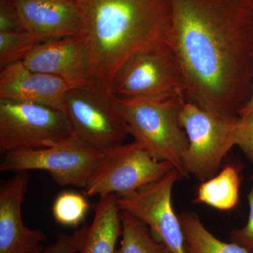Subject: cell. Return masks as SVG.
<instances>
[{
    "mask_svg": "<svg viewBox=\"0 0 253 253\" xmlns=\"http://www.w3.org/2000/svg\"><path fill=\"white\" fill-rule=\"evenodd\" d=\"M22 62L28 69L61 78L73 88L99 86L81 36L42 42Z\"/></svg>",
    "mask_w": 253,
    "mask_h": 253,
    "instance_id": "11",
    "label": "cell"
},
{
    "mask_svg": "<svg viewBox=\"0 0 253 253\" xmlns=\"http://www.w3.org/2000/svg\"><path fill=\"white\" fill-rule=\"evenodd\" d=\"M121 211L115 194L100 197L94 219L80 253H116L121 236Z\"/></svg>",
    "mask_w": 253,
    "mask_h": 253,
    "instance_id": "15",
    "label": "cell"
},
{
    "mask_svg": "<svg viewBox=\"0 0 253 253\" xmlns=\"http://www.w3.org/2000/svg\"><path fill=\"white\" fill-rule=\"evenodd\" d=\"M89 209V203L83 195L65 191L54 200L53 217L61 225L78 226L84 221Z\"/></svg>",
    "mask_w": 253,
    "mask_h": 253,
    "instance_id": "19",
    "label": "cell"
},
{
    "mask_svg": "<svg viewBox=\"0 0 253 253\" xmlns=\"http://www.w3.org/2000/svg\"><path fill=\"white\" fill-rule=\"evenodd\" d=\"M110 91L118 99L186 95V83L172 48L161 41L126 60L113 78Z\"/></svg>",
    "mask_w": 253,
    "mask_h": 253,
    "instance_id": "5",
    "label": "cell"
},
{
    "mask_svg": "<svg viewBox=\"0 0 253 253\" xmlns=\"http://www.w3.org/2000/svg\"><path fill=\"white\" fill-rule=\"evenodd\" d=\"M180 177L174 168L154 182L116 196L120 211L132 214L149 226L158 241L173 253H186L182 228L172 204L173 186Z\"/></svg>",
    "mask_w": 253,
    "mask_h": 253,
    "instance_id": "10",
    "label": "cell"
},
{
    "mask_svg": "<svg viewBox=\"0 0 253 253\" xmlns=\"http://www.w3.org/2000/svg\"><path fill=\"white\" fill-rule=\"evenodd\" d=\"M250 208L249 221L242 229H234L230 233L232 243L253 253V185L249 194Z\"/></svg>",
    "mask_w": 253,
    "mask_h": 253,
    "instance_id": "24",
    "label": "cell"
},
{
    "mask_svg": "<svg viewBox=\"0 0 253 253\" xmlns=\"http://www.w3.org/2000/svg\"><path fill=\"white\" fill-rule=\"evenodd\" d=\"M236 145L239 146L253 162V113L238 117L236 128Z\"/></svg>",
    "mask_w": 253,
    "mask_h": 253,
    "instance_id": "22",
    "label": "cell"
},
{
    "mask_svg": "<svg viewBox=\"0 0 253 253\" xmlns=\"http://www.w3.org/2000/svg\"><path fill=\"white\" fill-rule=\"evenodd\" d=\"M24 31L47 41L81 36L83 20L76 0H10Z\"/></svg>",
    "mask_w": 253,
    "mask_h": 253,
    "instance_id": "13",
    "label": "cell"
},
{
    "mask_svg": "<svg viewBox=\"0 0 253 253\" xmlns=\"http://www.w3.org/2000/svg\"><path fill=\"white\" fill-rule=\"evenodd\" d=\"M174 168L168 161L153 157L137 141L123 144L105 154L84 194L101 197L127 194L161 179Z\"/></svg>",
    "mask_w": 253,
    "mask_h": 253,
    "instance_id": "9",
    "label": "cell"
},
{
    "mask_svg": "<svg viewBox=\"0 0 253 253\" xmlns=\"http://www.w3.org/2000/svg\"><path fill=\"white\" fill-rule=\"evenodd\" d=\"M25 31L21 16L10 0H0V33Z\"/></svg>",
    "mask_w": 253,
    "mask_h": 253,
    "instance_id": "23",
    "label": "cell"
},
{
    "mask_svg": "<svg viewBox=\"0 0 253 253\" xmlns=\"http://www.w3.org/2000/svg\"><path fill=\"white\" fill-rule=\"evenodd\" d=\"M42 42L26 31L0 33V68L23 61Z\"/></svg>",
    "mask_w": 253,
    "mask_h": 253,
    "instance_id": "20",
    "label": "cell"
},
{
    "mask_svg": "<svg viewBox=\"0 0 253 253\" xmlns=\"http://www.w3.org/2000/svg\"><path fill=\"white\" fill-rule=\"evenodd\" d=\"M88 231L89 226L84 225L72 234H58L54 244L42 248L38 253H80Z\"/></svg>",
    "mask_w": 253,
    "mask_h": 253,
    "instance_id": "21",
    "label": "cell"
},
{
    "mask_svg": "<svg viewBox=\"0 0 253 253\" xmlns=\"http://www.w3.org/2000/svg\"><path fill=\"white\" fill-rule=\"evenodd\" d=\"M185 96L178 94L158 98H116L129 134L153 157L171 163L181 176H186L183 158L189 146L179 121Z\"/></svg>",
    "mask_w": 253,
    "mask_h": 253,
    "instance_id": "3",
    "label": "cell"
},
{
    "mask_svg": "<svg viewBox=\"0 0 253 253\" xmlns=\"http://www.w3.org/2000/svg\"><path fill=\"white\" fill-rule=\"evenodd\" d=\"M184 238L186 253H250L239 245L223 242L205 227L194 212L179 216Z\"/></svg>",
    "mask_w": 253,
    "mask_h": 253,
    "instance_id": "17",
    "label": "cell"
},
{
    "mask_svg": "<svg viewBox=\"0 0 253 253\" xmlns=\"http://www.w3.org/2000/svg\"><path fill=\"white\" fill-rule=\"evenodd\" d=\"M28 183V171H18L0 189V253H33L46 240L44 231L30 229L23 221Z\"/></svg>",
    "mask_w": 253,
    "mask_h": 253,
    "instance_id": "12",
    "label": "cell"
},
{
    "mask_svg": "<svg viewBox=\"0 0 253 253\" xmlns=\"http://www.w3.org/2000/svg\"><path fill=\"white\" fill-rule=\"evenodd\" d=\"M104 156V153L91 149L71 136L45 149L6 153L0 163V170H44L61 186L84 189L99 169Z\"/></svg>",
    "mask_w": 253,
    "mask_h": 253,
    "instance_id": "8",
    "label": "cell"
},
{
    "mask_svg": "<svg viewBox=\"0 0 253 253\" xmlns=\"http://www.w3.org/2000/svg\"><path fill=\"white\" fill-rule=\"evenodd\" d=\"M71 137L66 114L43 105L0 99L1 152L51 147Z\"/></svg>",
    "mask_w": 253,
    "mask_h": 253,
    "instance_id": "7",
    "label": "cell"
},
{
    "mask_svg": "<svg viewBox=\"0 0 253 253\" xmlns=\"http://www.w3.org/2000/svg\"><path fill=\"white\" fill-rule=\"evenodd\" d=\"M72 86L61 78L28 69L22 61L1 68L0 99L23 101L64 109Z\"/></svg>",
    "mask_w": 253,
    "mask_h": 253,
    "instance_id": "14",
    "label": "cell"
},
{
    "mask_svg": "<svg viewBox=\"0 0 253 253\" xmlns=\"http://www.w3.org/2000/svg\"><path fill=\"white\" fill-rule=\"evenodd\" d=\"M63 112L71 127V136L104 154L123 145L129 134L117 100L111 91L101 86L68 91Z\"/></svg>",
    "mask_w": 253,
    "mask_h": 253,
    "instance_id": "4",
    "label": "cell"
},
{
    "mask_svg": "<svg viewBox=\"0 0 253 253\" xmlns=\"http://www.w3.org/2000/svg\"><path fill=\"white\" fill-rule=\"evenodd\" d=\"M81 38L96 84L110 91L123 63L143 48L167 41L169 0H77Z\"/></svg>",
    "mask_w": 253,
    "mask_h": 253,
    "instance_id": "2",
    "label": "cell"
},
{
    "mask_svg": "<svg viewBox=\"0 0 253 253\" xmlns=\"http://www.w3.org/2000/svg\"><path fill=\"white\" fill-rule=\"evenodd\" d=\"M42 249L38 250V251H35V252H33V253H39V251H41V250Z\"/></svg>",
    "mask_w": 253,
    "mask_h": 253,
    "instance_id": "26",
    "label": "cell"
},
{
    "mask_svg": "<svg viewBox=\"0 0 253 253\" xmlns=\"http://www.w3.org/2000/svg\"><path fill=\"white\" fill-rule=\"evenodd\" d=\"M250 113H253V81L251 96L244 108L239 111V116H244V115L250 114Z\"/></svg>",
    "mask_w": 253,
    "mask_h": 253,
    "instance_id": "25",
    "label": "cell"
},
{
    "mask_svg": "<svg viewBox=\"0 0 253 253\" xmlns=\"http://www.w3.org/2000/svg\"><path fill=\"white\" fill-rule=\"evenodd\" d=\"M121 246L116 253H173L168 246L156 241L146 224L132 214L121 212Z\"/></svg>",
    "mask_w": 253,
    "mask_h": 253,
    "instance_id": "18",
    "label": "cell"
},
{
    "mask_svg": "<svg viewBox=\"0 0 253 253\" xmlns=\"http://www.w3.org/2000/svg\"><path fill=\"white\" fill-rule=\"evenodd\" d=\"M167 42L186 83L189 101L236 118L253 81V0H169Z\"/></svg>",
    "mask_w": 253,
    "mask_h": 253,
    "instance_id": "1",
    "label": "cell"
},
{
    "mask_svg": "<svg viewBox=\"0 0 253 253\" xmlns=\"http://www.w3.org/2000/svg\"><path fill=\"white\" fill-rule=\"evenodd\" d=\"M76 1H77V0H76Z\"/></svg>",
    "mask_w": 253,
    "mask_h": 253,
    "instance_id": "27",
    "label": "cell"
},
{
    "mask_svg": "<svg viewBox=\"0 0 253 253\" xmlns=\"http://www.w3.org/2000/svg\"><path fill=\"white\" fill-rule=\"evenodd\" d=\"M238 117H221L191 101H184L179 121L189 140L183 158L185 175L193 174L206 181L215 174L223 158L236 145Z\"/></svg>",
    "mask_w": 253,
    "mask_h": 253,
    "instance_id": "6",
    "label": "cell"
},
{
    "mask_svg": "<svg viewBox=\"0 0 253 253\" xmlns=\"http://www.w3.org/2000/svg\"><path fill=\"white\" fill-rule=\"evenodd\" d=\"M240 183L239 169L228 165L217 176L199 186L195 203L206 204L219 211L233 209L239 202Z\"/></svg>",
    "mask_w": 253,
    "mask_h": 253,
    "instance_id": "16",
    "label": "cell"
}]
</instances>
